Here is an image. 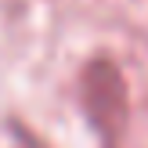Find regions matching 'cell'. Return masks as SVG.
Segmentation results:
<instances>
[{"label":"cell","instance_id":"cell-2","mask_svg":"<svg viewBox=\"0 0 148 148\" xmlns=\"http://www.w3.org/2000/svg\"><path fill=\"white\" fill-rule=\"evenodd\" d=\"M14 137H18L14 148H51V145H43L40 137H36L33 130H25V127H14Z\"/></svg>","mask_w":148,"mask_h":148},{"label":"cell","instance_id":"cell-1","mask_svg":"<svg viewBox=\"0 0 148 148\" xmlns=\"http://www.w3.org/2000/svg\"><path fill=\"white\" fill-rule=\"evenodd\" d=\"M79 105L105 148H119L130 119L127 79L112 58H90L79 72Z\"/></svg>","mask_w":148,"mask_h":148}]
</instances>
